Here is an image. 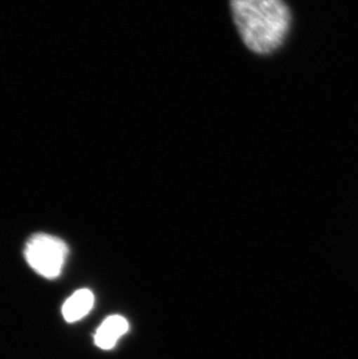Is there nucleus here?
<instances>
[{"mask_svg":"<svg viewBox=\"0 0 358 359\" xmlns=\"http://www.w3.org/2000/svg\"><path fill=\"white\" fill-rule=\"evenodd\" d=\"M230 11L241 39L255 54H270L284 43L292 20L284 0H230Z\"/></svg>","mask_w":358,"mask_h":359,"instance_id":"obj_1","label":"nucleus"},{"mask_svg":"<svg viewBox=\"0 0 358 359\" xmlns=\"http://www.w3.org/2000/svg\"><path fill=\"white\" fill-rule=\"evenodd\" d=\"M25 258L37 275L55 279L61 275L68 258L69 248L65 241L53 235L39 233L26 242Z\"/></svg>","mask_w":358,"mask_h":359,"instance_id":"obj_2","label":"nucleus"},{"mask_svg":"<svg viewBox=\"0 0 358 359\" xmlns=\"http://www.w3.org/2000/svg\"><path fill=\"white\" fill-rule=\"evenodd\" d=\"M127 330L128 322L125 318L120 316H108L95 332V344L100 349L111 350Z\"/></svg>","mask_w":358,"mask_h":359,"instance_id":"obj_3","label":"nucleus"},{"mask_svg":"<svg viewBox=\"0 0 358 359\" xmlns=\"http://www.w3.org/2000/svg\"><path fill=\"white\" fill-rule=\"evenodd\" d=\"M95 305V295L88 288H81L70 295L62 306V316L69 323L79 321L88 316Z\"/></svg>","mask_w":358,"mask_h":359,"instance_id":"obj_4","label":"nucleus"}]
</instances>
